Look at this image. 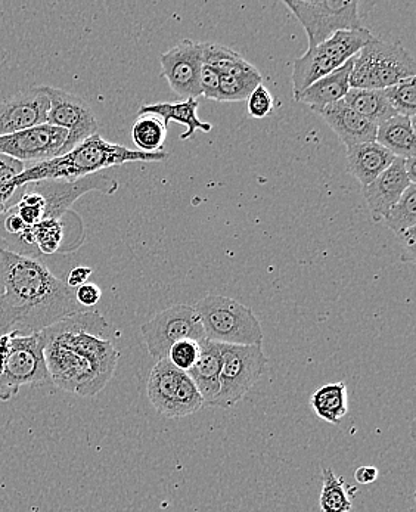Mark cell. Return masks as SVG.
<instances>
[{
	"label": "cell",
	"instance_id": "36",
	"mask_svg": "<svg viewBox=\"0 0 416 512\" xmlns=\"http://www.w3.org/2000/svg\"><path fill=\"white\" fill-rule=\"evenodd\" d=\"M273 108H275V99L263 83L248 96L247 111L251 119H265L272 114Z\"/></svg>",
	"mask_w": 416,
	"mask_h": 512
},
{
	"label": "cell",
	"instance_id": "15",
	"mask_svg": "<svg viewBox=\"0 0 416 512\" xmlns=\"http://www.w3.org/2000/svg\"><path fill=\"white\" fill-rule=\"evenodd\" d=\"M49 99L42 86H34L0 101V136L12 135L46 123Z\"/></svg>",
	"mask_w": 416,
	"mask_h": 512
},
{
	"label": "cell",
	"instance_id": "19",
	"mask_svg": "<svg viewBox=\"0 0 416 512\" xmlns=\"http://www.w3.org/2000/svg\"><path fill=\"white\" fill-rule=\"evenodd\" d=\"M347 170L359 181L362 188L386 172L397 157L377 142L353 145L346 148Z\"/></svg>",
	"mask_w": 416,
	"mask_h": 512
},
{
	"label": "cell",
	"instance_id": "9",
	"mask_svg": "<svg viewBox=\"0 0 416 512\" xmlns=\"http://www.w3.org/2000/svg\"><path fill=\"white\" fill-rule=\"evenodd\" d=\"M309 39V49L327 42L332 34L341 30L360 29L359 3L344 0H324V2H300L285 0Z\"/></svg>",
	"mask_w": 416,
	"mask_h": 512
},
{
	"label": "cell",
	"instance_id": "17",
	"mask_svg": "<svg viewBox=\"0 0 416 512\" xmlns=\"http://www.w3.org/2000/svg\"><path fill=\"white\" fill-rule=\"evenodd\" d=\"M319 116L327 121L328 126L334 130L335 135L341 139L346 148L375 142L377 138V124L359 116L344 102V99L328 105L319 113Z\"/></svg>",
	"mask_w": 416,
	"mask_h": 512
},
{
	"label": "cell",
	"instance_id": "37",
	"mask_svg": "<svg viewBox=\"0 0 416 512\" xmlns=\"http://www.w3.org/2000/svg\"><path fill=\"white\" fill-rule=\"evenodd\" d=\"M220 73L208 65H203L200 73L201 95L211 101L219 102Z\"/></svg>",
	"mask_w": 416,
	"mask_h": 512
},
{
	"label": "cell",
	"instance_id": "22",
	"mask_svg": "<svg viewBox=\"0 0 416 512\" xmlns=\"http://www.w3.org/2000/svg\"><path fill=\"white\" fill-rule=\"evenodd\" d=\"M185 372L179 371L167 359L155 363L148 378V399L151 405L164 417H169Z\"/></svg>",
	"mask_w": 416,
	"mask_h": 512
},
{
	"label": "cell",
	"instance_id": "29",
	"mask_svg": "<svg viewBox=\"0 0 416 512\" xmlns=\"http://www.w3.org/2000/svg\"><path fill=\"white\" fill-rule=\"evenodd\" d=\"M166 136V126L155 116H139L132 126L133 142L139 151L148 154L163 151Z\"/></svg>",
	"mask_w": 416,
	"mask_h": 512
},
{
	"label": "cell",
	"instance_id": "4",
	"mask_svg": "<svg viewBox=\"0 0 416 512\" xmlns=\"http://www.w3.org/2000/svg\"><path fill=\"white\" fill-rule=\"evenodd\" d=\"M415 74L414 57L406 49L374 37L353 57L350 88L384 91Z\"/></svg>",
	"mask_w": 416,
	"mask_h": 512
},
{
	"label": "cell",
	"instance_id": "30",
	"mask_svg": "<svg viewBox=\"0 0 416 512\" xmlns=\"http://www.w3.org/2000/svg\"><path fill=\"white\" fill-rule=\"evenodd\" d=\"M397 238L416 228V185L412 183L383 220Z\"/></svg>",
	"mask_w": 416,
	"mask_h": 512
},
{
	"label": "cell",
	"instance_id": "16",
	"mask_svg": "<svg viewBox=\"0 0 416 512\" xmlns=\"http://www.w3.org/2000/svg\"><path fill=\"white\" fill-rule=\"evenodd\" d=\"M405 169V158H396L386 172L363 189L366 204L374 222H383L388 211L396 206L406 189L412 185Z\"/></svg>",
	"mask_w": 416,
	"mask_h": 512
},
{
	"label": "cell",
	"instance_id": "6",
	"mask_svg": "<svg viewBox=\"0 0 416 512\" xmlns=\"http://www.w3.org/2000/svg\"><path fill=\"white\" fill-rule=\"evenodd\" d=\"M8 358L0 374V402L17 396L21 387L51 383L45 361V344L40 332L24 335L12 331Z\"/></svg>",
	"mask_w": 416,
	"mask_h": 512
},
{
	"label": "cell",
	"instance_id": "42",
	"mask_svg": "<svg viewBox=\"0 0 416 512\" xmlns=\"http://www.w3.org/2000/svg\"><path fill=\"white\" fill-rule=\"evenodd\" d=\"M2 296H3V284L2 279H0V302H2ZM6 334L5 325H3V319H2V307H0V335Z\"/></svg>",
	"mask_w": 416,
	"mask_h": 512
},
{
	"label": "cell",
	"instance_id": "32",
	"mask_svg": "<svg viewBox=\"0 0 416 512\" xmlns=\"http://www.w3.org/2000/svg\"><path fill=\"white\" fill-rule=\"evenodd\" d=\"M24 169H26V164L6 157V155H0V216L11 209L18 191L14 182L24 172Z\"/></svg>",
	"mask_w": 416,
	"mask_h": 512
},
{
	"label": "cell",
	"instance_id": "41",
	"mask_svg": "<svg viewBox=\"0 0 416 512\" xmlns=\"http://www.w3.org/2000/svg\"><path fill=\"white\" fill-rule=\"evenodd\" d=\"M378 476H380V471L377 468L366 465V467L357 468L355 480L359 484H371L378 479Z\"/></svg>",
	"mask_w": 416,
	"mask_h": 512
},
{
	"label": "cell",
	"instance_id": "31",
	"mask_svg": "<svg viewBox=\"0 0 416 512\" xmlns=\"http://www.w3.org/2000/svg\"><path fill=\"white\" fill-rule=\"evenodd\" d=\"M394 113L415 120L416 116V77L402 80L384 89Z\"/></svg>",
	"mask_w": 416,
	"mask_h": 512
},
{
	"label": "cell",
	"instance_id": "25",
	"mask_svg": "<svg viewBox=\"0 0 416 512\" xmlns=\"http://www.w3.org/2000/svg\"><path fill=\"white\" fill-rule=\"evenodd\" d=\"M310 406L321 420L329 424H340L349 412L347 384L341 381L319 387L310 397Z\"/></svg>",
	"mask_w": 416,
	"mask_h": 512
},
{
	"label": "cell",
	"instance_id": "14",
	"mask_svg": "<svg viewBox=\"0 0 416 512\" xmlns=\"http://www.w3.org/2000/svg\"><path fill=\"white\" fill-rule=\"evenodd\" d=\"M30 185L33 186L31 189L39 192L45 198L43 219L57 220H61V217L82 195L88 194L90 191L113 195L119 189V182L102 175V173L74 182L45 181L30 183Z\"/></svg>",
	"mask_w": 416,
	"mask_h": 512
},
{
	"label": "cell",
	"instance_id": "18",
	"mask_svg": "<svg viewBox=\"0 0 416 512\" xmlns=\"http://www.w3.org/2000/svg\"><path fill=\"white\" fill-rule=\"evenodd\" d=\"M198 104L197 99H182L178 102H158V104L142 105L138 111L139 116H155L157 119L163 121L166 129H169V124L172 121L183 124L186 127L185 132L179 136L180 141H188L195 135L197 130L204 133H210L213 126L210 123H204L198 117Z\"/></svg>",
	"mask_w": 416,
	"mask_h": 512
},
{
	"label": "cell",
	"instance_id": "20",
	"mask_svg": "<svg viewBox=\"0 0 416 512\" xmlns=\"http://www.w3.org/2000/svg\"><path fill=\"white\" fill-rule=\"evenodd\" d=\"M353 58L341 65L337 70L316 80L312 86L301 92L296 99L301 104L309 105L315 113H321L328 105L343 101L350 91V76H352Z\"/></svg>",
	"mask_w": 416,
	"mask_h": 512
},
{
	"label": "cell",
	"instance_id": "13",
	"mask_svg": "<svg viewBox=\"0 0 416 512\" xmlns=\"http://www.w3.org/2000/svg\"><path fill=\"white\" fill-rule=\"evenodd\" d=\"M203 65V43L185 39L161 55V76L180 98L197 99Z\"/></svg>",
	"mask_w": 416,
	"mask_h": 512
},
{
	"label": "cell",
	"instance_id": "21",
	"mask_svg": "<svg viewBox=\"0 0 416 512\" xmlns=\"http://www.w3.org/2000/svg\"><path fill=\"white\" fill-rule=\"evenodd\" d=\"M220 369H222V353H220L219 343L204 338L200 341V356L197 362L186 372L203 397L204 408L211 406L219 393Z\"/></svg>",
	"mask_w": 416,
	"mask_h": 512
},
{
	"label": "cell",
	"instance_id": "7",
	"mask_svg": "<svg viewBox=\"0 0 416 512\" xmlns=\"http://www.w3.org/2000/svg\"><path fill=\"white\" fill-rule=\"evenodd\" d=\"M219 346L222 353L220 387L210 408L228 409L237 405L260 380L268 365V358L262 346Z\"/></svg>",
	"mask_w": 416,
	"mask_h": 512
},
{
	"label": "cell",
	"instance_id": "34",
	"mask_svg": "<svg viewBox=\"0 0 416 512\" xmlns=\"http://www.w3.org/2000/svg\"><path fill=\"white\" fill-rule=\"evenodd\" d=\"M204 406L203 397L198 392L191 378L185 375L182 384H180L179 392L176 394L175 402L170 408L169 417L167 418H183L188 415L195 414Z\"/></svg>",
	"mask_w": 416,
	"mask_h": 512
},
{
	"label": "cell",
	"instance_id": "12",
	"mask_svg": "<svg viewBox=\"0 0 416 512\" xmlns=\"http://www.w3.org/2000/svg\"><path fill=\"white\" fill-rule=\"evenodd\" d=\"M68 132L51 124H40L8 136H0V155L20 163H43L58 157L67 142Z\"/></svg>",
	"mask_w": 416,
	"mask_h": 512
},
{
	"label": "cell",
	"instance_id": "38",
	"mask_svg": "<svg viewBox=\"0 0 416 512\" xmlns=\"http://www.w3.org/2000/svg\"><path fill=\"white\" fill-rule=\"evenodd\" d=\"M102 291L98 285L93 282H86V284L80 285L76 288V300L83 309L90 310L95 307L96 304L101 300Z\"/></svg>",
	"mask_w": 416,
	"mask_h": 512
},
{
	"label": "cell",
	"instance_id": "35",
	"mask_svg": "<svg viewBox=\"0 0 416 512\" xmlns=\"http://www.w3.org/2000/svg\"><path fill=\"white\" fill-rule=\"evenodd\" d=\"M200 356V341L180 340L170 347L167 361L172 363L179 371L188 372Z\"/></svg>",
	"mask_w": 416,
	"mask_h": 512
},
{
	"label": "cell",
	"instance_id": "10",
	"mask_svg": "<svg viewBox=\"0 0 416 512\" xmlns=\"http://www.w3.org/2000/svg\"><path fill=\"white\" fill-rule=\"evenodd\" d=\"M141 331L149 355L157 361L166 359L170 347L180 340L203 341L206 338L200 316L189 304H176L163 310L142 325Z\"/></svg>",
	"mask_w": 416,
	"mask_h": 512
},
{
	"label": "cell",
	"instance_id": "33",
	"mask_svg": "<svg viewBox=\"0 0 416 512\" xmlns=\"http://www.w3.org/2000/svg\"><path fill=\"white\" fill-rule=\"evenodd\" d=\"M247 62L238 52L228 46L220 45V43H203V64L213 68L217 73H229Z\"/></svg>",
	"mask_w": 416,
	"mask_h": 512
},
{
	"label": "cell",
	"instance_id": "11",
	"mask_svg": "<svg viewBox=\"0 0 416 512\" xmlns=\"http://www.w3.org/2000/svg\"><path fill=\"white\" fill-rule=\"evenodd\" d=\"M42 88L49 99L46 124L61 127L68 132L67 142L62 147L60 155L67 154L90 136L98 133V120L88 102L62 89L52 88V86H42Z\"/></svg>",
	"mask_w": 416,
	"mask_h": 512
},
{
	"label": "cell",
	"instance_id": "3",
	"mask_svg": "<svg viewBox=\"0 0 416 512\" xmlns=\"http://www.w3.org/2000/svg\"><path fill=\"white\" fill-rule=\"evenodd\" d=\"M206 340L231 346H262V325L251 307L223 296H207L195 304Z\"/></svg>",
	"mask_w": 416,
	"mask_h": 512
},
{
	"label": "cell",
	"instance_id": "26",
	"mask_svg": "<svg viewBox=\"0 0 416 512\" xmlns=\"http://www.w3.org/2000/svg\"><path fill=\"white\" fill-rule=\"evenodd\" d=\"M344 102L363 119L369 120L377 126L396 116L384 91L350 88Z\"/></svg>",
	"mask_w": 416,
	"mask_h": 512
},
{
	"label": "cell",
	"instance_id": "2",
	"mask_svg": "<svg viewBox=\"0 0 416 512\" xmlns=\"http://www.w3.org/2000/svg\"><path fill=\"white\" fill-rule=\"evenodd\" d=\"M167 157L169 155L166 151L148 154V152L130 150L123 145L111 144L96 133L67 154L43 163L26 166L24 172L15 179L14 185L15 188L20 189L36 182H74L98 175L101 170L121 166V164L136 163V161H145V163L157 161L158 163V161L167 160Z\"/></svg>",
	"mask_w": 416,
	"mask_h": 512
},
{
	"label": "cell",
	"instance_id": "40",
	"mask_svg": "<svg viewBox=\"0 0 416 512\" xmlns=\"http://www.w3.org/2000/svg\"><path fill=\"white\" fill-rule=\"evenodd\" d=\"M92 272V269L86 268V266H77V268H74L73 271L68 273L67 281H65V284H67L68 287L73 288V290H76V288H79L80 285L89 282V278L92 276Z\"/></svg>",
	"mask_w": 416,
	"mask_h": 512
},
{
	"label": "cell",
	"instance_id": "39",
	"mask_svg": "<svg viewBox=\"0 0 416 512\" xmlns=\"http://www.w3.org/2000/svg\"><path fill=\"white\" fill-rule=\"evenodd\" d=\"M3 228L8 232L11 237H20L27 229L26 223L21 220V217L12 210H8L5 213V219H3Z\"/></svg>",
	"mask_w": 416,
	"mask_h": 512
},
{
	"label": "cell",
	"instance_id": "24",
	"mask_svg": "<svg viewBox=\"0 0 416 512\" xmlns=\"http://www.w3.org/2000/svg\"><path fill=\"white\" fill-rule=\"evenodd\" d=\"M262 83V73L247 62L229 73L220 74L219 102L247 101Z\"/></svg>",
	"mask_w": 416,
	"mask_h": 512
},
{
	"label": "cell",
	"instance_id": "43",
	"mask_svg": "<svg viewBox=\"0 0 416 512\" xmlns=\"http://www.w3.org/2000/svg\"><path fill=\"white\" fill-rule=\"evenodd\" d=\"M411 512H415V508H414V507H412V510H411Z\"/></svg>",
	"mask_w": 416,
	"mask_h": 512
},
{
	"label": "cell",
	"instance_id": "5",
	"mask_svg": "<svg viewBox=\"0 0 416 512\" xmlns=\"http://www.w3.org/2000/svg\"><path fill=\"white\" fill-rule=\"evenodd\" d=\"M374 34L365 27L355 30H341L332 34L327 42L313 49H307L293 68V95L298 98L316 80L340 68L347 61L356 57L372 39Z\"/></svg>",
	"mask_w": 416,
	"mask_h": 512
},
{
	"label": "cell",
	"instance_id": "23",
	"mask_svg": "<svg viewBox=\"0 0 416 512\" xmlns=\"http://www.w3.org/2000/svg\"><path fill=\"white\" fill-rule=\"evenodd\" d=\"M375 142L397 158L416 157L415 120L409 117H391L378 124Z\"/></svg>",
	"mask_w": 416,
	"mask_h": 512
},
{
	"label": "cell",
	"instance_id": "8",
	"mask_svg": "<svg viewBox=\"0 0 416 512\" xmlns=\"http://www.w3.org/2000/svg\"><path fill=\"white\" fill-rule=\"evenodd\" d=\"M43 344L51 383L64 392L76 393L79 396H95L113 378V375L107 374L86 356L60 343L43 340Z\"/></svg>",
	"mask_w": 416,
	"mask_h": 512
},
{
	"label": "cell",
	"instance_id": "28",
	"mask_svg": "<svg viewBox=\"0 0 416 512\" xmlns=\"http://www.w3.org/2000/svg\"><path fill=\"white\" fill-rule=\"evenodd\" d=\"M346 480L338 477L334 470L327 468L322 474V490L319 505L322 512H350L353 504L350 493L347 492Z\"/></svg>",
	"mask_w": 416,
	"mask_h": 512
},
{
	"label": "cell",
	"instance_id": "1",
	"mask_svg": "<svg viewBox=\"0 0 416 512\" xmlns=\"http://www.w3.org/2000/svg\"><path fill=\"white\" fill-rule=\"evenodd\" d=\"M0 279V307L6 334H36L68 316L88 312L77 303L76 290L36 257L0 247Z\"/></svg>",
	"mask_w": 416,
	"mask_h": 512
},
{
	"label": "cell",
	"instance_id": "27",
	"mask_svg": "<svg viewBox=\"0 0 416 512\" xmlns=\"http://www.w3.org/2000/svg\"><path fill=\"white\" fill-rule=\"evenodd\" d=\"M18 238L24 244L36 245L42 254H54L64 240V226L61 220L43 219L34 226H27Z\"/></svg>",
	"mask_w": 416,
	"mask_h": 512
}]
</instances>
